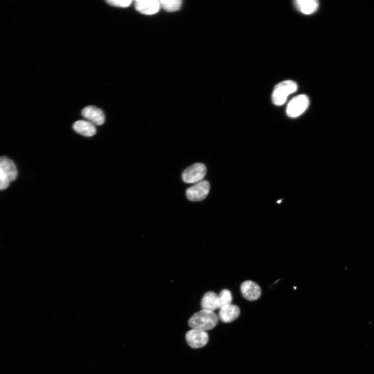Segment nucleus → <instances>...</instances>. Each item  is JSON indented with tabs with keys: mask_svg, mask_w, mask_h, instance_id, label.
I'll list each match as a JSON object with an SVG mask.
<instances>
[{
	"mask_svg": "<svg viewBox=\"0 0 374 374\" xmlns=\"http://www.w3.org/2000/svg\"><path fill=\"white\" fill-rule=\"evenodd\" d=\"M219 317L214 311L202 310L193 315L188 321L192 329L207 331L217 325Z\"/></svg>",
	"mask_w": 374,
	"mask_h": 374,
	"instance_id": "f257e3e1",
	"label": "nucleus"
},
{
	"mask_svg": "<svg viewBox=\"0 0 374 374\" xmlns=\"http://www.w3.org/2000/svg\"><path fill=\"white\" fill-rule=\"evenodd\" d=\"M298 88L297 83L292 80H285L278 83L272 95L273 104L277 106L283 105L288 96L294 93Z\"/></svg>",
	"mask_w": 374,
	"mask_h": 374,
	"instance_id": "f03ea898",
	"label": "nucleus"
},
{
	"mask_svg": "<svg viewBox=\"0 0 374 374\" xmlns=\"http://www.w3.org/2000/svg\"><path fill=\"white\" fill-rule=\"evenodd\" d=\"M309 99L305 95H300L291 100L287 105L286 113L292 118H296L303 114L309 105Z\"/></svg>",
	"mask_w": 374,
	"mask_h": 374,
	"instance_id": "7ed1b4c3",
	"label": "nucleus"
},
{
	"mask_svg": "<svg viewBox=\"0 0 374 374\" xmlns=\"http://www.w3.org/2000/svg\"><path fill=\"white\" fill-rule=\"evenodd\" d=\"M207 173L205 165L201 163H195L186 169L183 173L182 179L188 184L197 183L204 178Z\"/></svg>",
	"mask_w": 374,
	"mask_h": 374,
	"instance_id": "20e7f679",
	"label": "nucleus"
},
{
	"mask_svg": "<svg viewBox=\"0 0 374 374\" xmlns=\"http://www.w3.org/2000/svg\"><path fill=\"white\" fill-rule=\"evenodd\" d=\"M210 191V184L207 181H201L186 191L187 198L191 201H200L205 199Z\"/></svg>",
	"mask_w": 374,
	"mask_h": 374,
	"instance_id": "39448f33",
	"label": "nucleus"
},
{
	"mask_svg": "<svg viewBox=\"0 0 374 374\" xmlns=\"http://www.w3.org/2000/svg\"><path fill=\"white\" fill-rule=\"evenodd\" d=\"M185 338L188 344L193 349L203 347L209 340L206 331L194 329L188 331Z\"/></svg>",
	"mask_w": 374,
	"mask_h": 374,
	"instance_id": "423d86ee",
	"label": "nucleus"
},
{
	"mask_svg": "<svg viewBox=\"0 0 374 374\" xmlns=\"http://www.w3.org/2000/svg\"><path fill=\"white\" fill-rule=\"evenodd\" d=\"M240 289L243 297L249 301H257L262 294L260 286L251 280L243 282L241 285Z\"/></svg>",
	"mask_w": 374,
	"mask_h": 374,
	"instance_id": "0eeeda50",
	"label": "nucleus"
},
{
	"mask_svg": "<svg viewBox=\"0 0 374 374\" xmlns=\"http://www.w3.org/2000/svg\"><path fill=\"white\" fill-rule=\"evenodd\" d=\"M82 115L95 126H101L105 121V115L103 111L100 108L90 106L83 108L81 112Z\"/></svg>",
	"mask_w": 374,
	"mask_h": 374,
	"instance_id": "6e6552de",
	"label": "nucleus"
},
{
	"mask_svg": "<svg viewBox=\"0 0 374 374\" xmlns=\"http://www.w3.org/2000/svg\"><path fill=\"white\" fill-rule=\"evenodd\" d=\"M135 8L141 13L146 15H152L157 13L161 7L157 0H137Z\"/></svg>",
	"mask_w": 374,
	"mask_h": 374,
	"instance_id": "1a4fd4ad",
	"label": "nucleus"
},
{
	"mask_svg": "<svg viewBox=\"0 0 374 374\" xmlns=\"http://www.w3.org/2000/svg\"><path fill=\"white\" fill-rule=\"evenodd\" d=\"M73 129L78 134L87 137L94 136L97 132L95 125L86 120L76 121L73 125Z\"/></svg>",
	"mask_w": 374,
	"mask_h": 374,
	"instance_id": "9d476101",
	"label": "nucleus"
},
{
	"mask_svg": "<svg viewBox=\"0 0 374 374\" xmlns=\"http://www.w3.org/2000/svg\"><path fill=\"white\" fill-rule=\"evenodd\" d=\"M0 168L3 171L10 182L15 180L18 172L14 162L6 156L0 157Z\"/></svg>",
	"mask_w": 374,
	"mask_h": 374,
	"instance_id": "9b49d317",
	"label": "nucleus"
},
{
	"mask_svg": "<svg viewBox=\"0 0 374 374\" xmlns=\"http://www.w3.org/2000/svg\"><path fill=\"white\" fill-rule=\"evenodd\" d=\"M240 314L239 308L235 305L230 304L220 309L218 317L223 322L228 323L236 320Z\"/></svg>",
	"mask_w": 374,
	"mask_h": 374,
	"instance_id": "f8f14e48",
	"label": "nucleus"
},
{
	"mask_svg": "<svg viewBox=\"0 0 374 374\" xmlns=\"http://www.w3.org/2000/svg\"><path fill=\"white\" fill-rule=\"evenodd\" d=\"M202 310L214 311L219 309V296L213 292L206 293L201 302Z\"/></svg>",
	"mask_w": 374,
	"mask_h": 374,
	"instance_id": "ddd939ff",
	"label": "nucleus"
},
{
	"mask_svg": "<svg viewBox=\"0 0 374 374\" xmlns=\"http://www.w3.org/2000/svg\"><path fill=\"white\" fill-rule=\"evenodd\" d=\"M294 3L297 9L305 15L313 14L319 7L317 0H297Z\"/></svg>",
	"mask_w": 374,
	"mask_h": 374,
	"instance_id": "4468645a",
	"label": "nucleus"
},
{
	"mask_svg": "<svg viewBox=\"0 0 374 374\" xmlns=\"http://www.w3.org/2000/svg\"><path fill=\"white\" fill-rule=\"evenodd\" d=\"M160 7L168 12H174L179 11L182 5L181 0H161L159 1Z\"/></svg>",
	"mask_w": 374,
	"mask_h": 374,
	"instance_id": "2eb2a0df",
	"label": "nucleus"
},
{
	"mask_svg": "<svg viewBox=\"0 0 374 374\" xmlns=\"http://www.w3.org/2000/svg\"><path fill=\"white\" fill-rule=\"evenodd\" d=\"M233 297L229 290L225 289L221 291L219 295V309L232 304Z\"/></svg>",
	"mask_w": 374,
	"mask_h": 374,
	"instance_id": "dca6fc26",
	"label": "nucleus"
},
{
	"mask_svg": "<svg viewBox=\"0 0 374 374\" xmlns=\"http://www.w3.org/2000/svg\"><path fill=\"white\" fill-rule=\"evenodd\" d=\"M106 2L112 6L119 8H128L132 5L133 1L132 0H124V1H121V0H109V1H107Z\"/></svg>",
	"mask_w": 374,
	"mask_h": 374,
	"instance_id": "f3484780",
	"label": "nucleus"
},
{
	"mask_svg": "<svg viewBox=\"0 0 374 374\" xmlns=\"http://www.w3.org/2000/svg\"><path fill=\"white\" fill-rule=\"evenodd\" d=\"M10 182L3 171L0 168V190L7 189L9 186Z\"/></svg>",
	"mask_w": 374,
	"mask_h": 374,
	"instance_id": "a211bd4d",
	"label": "nucleus"
}]
</instances>
